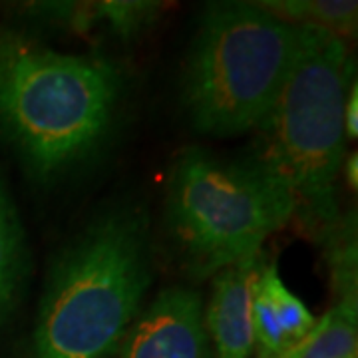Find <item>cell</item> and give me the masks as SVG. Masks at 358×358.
Segmentation results:
<instances>
[{"mask_svg": "<svg viewBox=\"0 0 358 358\" xmlns=\"http://www.w3.org/2000/svg\"><path fill=\"white\" fill-rule=\"evenodd\" d=\"M122 90L120 70L106 58L62 54L0 30V131L36 178H56L100 150Z\"/></svg>", "mask_w": 358, "mask_h": 358, "instance_id": "1", "label": "cell"}, {"mask_svg": "<svg viewBox=\"0 0 358 358\" xmlns=\"http://www.w3.org/2000/svg\"><path fill=\"white\" fill-rule=\"evenodd\" d=\"M355 62L346 42L301 26L291 72L259 126L253 162L291 192L294 217L320 241L336 229V178L346 152L345 103Z\"/></svg>", "mask_w": 358, "mask_h": 358, "instance_id": "2", "label": "cell"}, {"mask_svg": "<svg viewBox=\"0 0 358 358\" xmlns=\"http://www.w3.org/2000/svg\"><path fill=\"white\" fill-rule=\"evenodd\" d=\"M150 281L140 211L120 207L92 221L52 265L30 358H117Z\"/></svg>", "mask_w": 358, "mask_h": 358, "instance_id": "3", "label": "cell"}, {"mask_svg": "<svg viewBox=\"0 0 358 358\" xmlns=\"http://www.w3.org/2000/svg\"><path fill=\"white\" fill-rule=\"evenodd\" d=\"M299 30L257 2L209 4L181 82L193 128L213 138L259 128L291 72Z\"/></svg>", "mask_w": 358, "mask_h": 358, "instance_id": "4", "label": "cell"}, {"mask_svg": "<svg viewBox=\"0 0 358 358\" xmlns=\"http://www.w3.org/2000/svg\"><path fill=\"white\" fill-rule=\"evenodd\" d=\"M294 217L291 192L253 159L227 164L185 148L167 181V223L195 277L259 255Z\"/></svg>", "mask_w": 358, "mask_h": 358, "instance_id": "5", "label": "cell"}, {"mask_svg": "<svg viewBox=\"0 0 358 358\" xmlns=\"http://www.w3.org/2000/svg\"><path fill=\"white\" fill-rule=\"evenodd\" d=\"M201 296L171 287L129 324L117 358H211Z\"/></svg>", "mask_w": 358, "mask_h": 358, "instance_id": "6", "label": "cell"}, {"mask_svg": "<svg viewBox=\"0 0 358 358\" xmlns=\"http://www.w3.org/2000/svg\"><path fill=\"white\" fill-rule=\"evenodd\" d=\"M259 255L219 271L203 313L205 329L219 358H251L253 336V289L261 273Z\"/></svg>", "mask_w": 358, "mask_h": 358, "instance_id": "7", "label": "cell"}, {"mask_svg": "<svg viewBox=\"0 0 358 358\" xmlns=\"http://www.w3.org/2000/svg\"><path fill=\"white\" fill-rule=\"evenodd\" d=\"M159 13L157 2H92V4H44V14L76 26L78 30L102 22L122 38L140 34Z\"/></svg>", "mask_w": 358, "mask_h": 358, "instance_id": "8", "label": "cell"}, {"mask_svg": "<svg viewBox=\"0 0 358 358\" xmlns=\"http://www.w3.org/2000/svg\"><path fill=\"white\" fill-rule=\"evenodd\" d=\"M357 296H346L317 320L307 338L289 355L291 358H357Z\"/></svg>", "mask_w": 358, "mask_h": 358, "instance_id": "9", "label": "cell"}, {"mask_svg": "<svg viewBox=\"0 0 358 358\" xmlns=\"http://www.w3.org/2000/svg\"><path fill=\"white\" fill-rule=\"evenodd\" d=\"M257 4L291 24L324 28L341 38L357 34L358 4L355 0H267Z\"/></svg>", "mask_w": 358, "mask_h": 358, "instance_id": "10", "label": "cell"}, {"mask_svg": "<svg viewBox=\"0 0 358 358\" xmlns=\"http://www.w3.org/2000/svg\"><path fill=\"white\" fill-rule=\"evenodd\" d=\"M24 275V237L14 205L0 183V319L13 307Z\"/></svg>", "mask_w": 358, "mask_h": 358, "instance_id": "11", "label": "cell"}, {"mask_svg": "<svg viewBox=\"0 0 358 358\" xmlns=\"http://www.w3.org/2000/svg\"><path fill=\"white\" fill-rule=\"evenodd\" d=\"M259 282L271 301V307L275 310L282 333L287 336V343L293 350L294 346L301 345L307 338V334L315 329L317 319L310 315L307 305L287 289V285L281 281L279 271L275 265L261 268Z\"/></svg>", "mask_w": 358, "mask_h": 358, "instance_id": "12", "label": "cell"}, {"mask_svg": "<svg viewBox=\"0 0 358 358\" xmlns=\"http://www.w3.org/2000/svg\"><path fill=\"white\" fill-rule=\"evenodd\" d=\"M261 275V273H259ZM253 336L259 358H277L291 352V346L287 343V336L282 333L277 315L271 307V301L263 291L259 277L253 289Z\"/></svg>", "mask_w": 358, "mask_h": 358, "instance_id": "13", "label": "cell"}, {"mask_svg": "<svg viewBox=\"0 0 358 358\" xmlns=\"http://www.w3.org/2000/svg\"><path fill=\"white\" fill-rule=\"evenodd\" d=\"M346 140H357L358 136V86L352 82L345 103Z\"/></svg>", "mask_w": 358, "mask_h": 358, "instance_id": "14", "label": "cell"}, {"mask_svg": "<svg viewBox=\"0 0 358 358\" xmlns=\"http://www.w3.org/2000/svg\"><path fill=\"white\" fill-rule=\"evenodd\" d=\"M358 155L352 154L348 157V162H346V178H348V183L352 185V187H357V181H358Z\"/></svg>", "mask_w": 358, "mask_h": 358, "instance_id": "15", "label": "cell"}, {"mask_svg": "<svg viewBox=\"0 0 358 358\" xmlns=\"http://www.w3.org/2000/svg\"><path fill=\"white\" fill-rule=\"evenodd\" d=\"M277 358H291V355L287 352V355H282V357H277Z\"/></svg>", "mask_w": 358, "mask_h": 358, "instance_id": "16", "label": "cell"}]
</instances>
